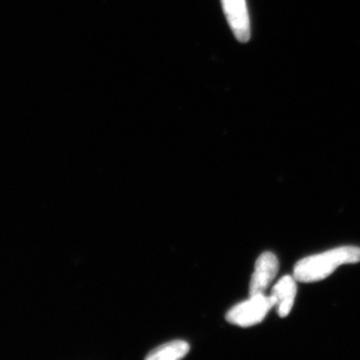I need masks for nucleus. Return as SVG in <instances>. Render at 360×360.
Returning <instances> with one entry per match:
<instances>
[{
	"mask_svg": "<svg viewBox=\"0 0 360 360\" xmlns=\"http://www.w3.org/2000/svg\"><path fill=\"white\" fill-rule=\"evenodd\" d=\"M359 262V248L342 246L321 255L303 258L295 264L293 276L300 283H316L330 276L340 265Z\"/></svg>",
	"mask_w": 360,
	"mask_h": 360,
	"instance_id": "obj_1",
	"label": "nucleus"
},
{
	"mask_svg": "<svg viewBox=\"0 0 360 360\" xmlns=\"http://www.w3.org/2000/svg\"><path fill=\"white\" fill-rule=\"evenodd\" d=\"M274 307L270 296L264 293L250 296V300L238 303L226 314V321L240 328H250L264 321Z\"/></svg>",
	"mask_w": 360,
	"mask_h": 360,
	"instance_id": "obj_2",
	"label": "nucleus"
},
{
	"mask_svg": "<svg viewBox=\"0 0 360 360\" xmlns=\"http://www.w3.org/2000/svg\"><path fill=\"white\" fill-rule=\"evenodd\" d=\"M222 8L234 37L239 42L250 39V20L245 0H221Z\"/></svg>",
	"mask_w": 360,
	"mask_h": 360,
	"instance_id": "obj_3",
	"label": "nucleus"
},
{
	"mask_svg": "<svg viewBox=\"0 0 360 360\" xmlns=\"http://www.w3.org/2000/svg\"><path fill=\"white\" fill-rule=\"evenodd\" d=\"M278 259L269 251L262 253L255 262L250 284V296L264 293L278 272Z\"/></svg>",
	"mask_w": 360,
	"mask_h": 360,
	"instance_id": "obj_4",
	"label": "nucleus"
},
{
	"mask_svg": "<svg viewBox=\"0 0 360 360\" xmlns=\"http://www.w3.org/2000/svg\"><path fill=\"white\" fill-rule=\"evenodd\" d=\"M296 292V279L295 276H283L272 288L271 298L274 307H276L277 314L281 317H286L290 314L295 304Z\"/></svg>",
	"mask_w": 360,
	"mask_h": 360,
	"instance_id": "obj_5",
	"label": "nucleus"
},
{
	"mask_svg": "<svg viewBox=\"0 0 360 360\" xmlns=\"http://www.w3.org/2000/svg\"><path fill=\"white\" fill-rule=\"evenodd\" d=\"M189 352L188 343L184 340H174L149 352L148 360H177L184 359Z\"/></svg>",
	"mask_w": 360,
	"mask_h": 360,
	"instance_id": "obj_6",
	"label": "nucleus"
}]
</instances>
